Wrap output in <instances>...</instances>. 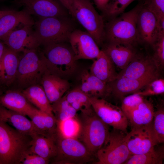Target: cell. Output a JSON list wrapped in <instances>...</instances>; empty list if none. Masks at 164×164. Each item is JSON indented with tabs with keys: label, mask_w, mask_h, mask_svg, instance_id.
Segmentation results:
<instances>
[{
	"label": "cell",
	"mask_w": 164,
	"mask_h": 164,
	"mask_svg": "<svg viewBox=\"0 0 164 164\" xmlns=\"http://www.w3.org/2000/svg\"><path fill=\"white\" fill-rule=\"evenodd\" d=\"M37 49L23 52L14 81L9 89L21 91L32 85L40 84L43 75L48 73L43 52Z\"/></svg>",
	"instance_id": "obj_1"
},
{
	"label": "cell",
	"mask_w": 164,
	"mask_h": 164,
	"mask_svg": "<svg viewBox=\"0 0 164 164\" xmlns=\"http://www.w3.org/2000/svg\"><path fill=\"white\" fill-rule=\"evenodd\" d=\"M80 111L76 116L80 125L77 138H79L87 150L96 157L97 152L109 136V126L96 114L92 107Z\"/></svg>",
	"instance_id": "obj_2"
},
{
	"label": "cell",
	"mask_w": 164,
	"mask_h": 164,
	"mask_svg": "<svg viewBox=\"0 0 164 164\" xmlns=\"http://www.w3.org/2000/svg\"><path fill=\"white\" fill-rule=\"evenodd\" d=\"M142 5L138 4L129 11L111 19L104 25L105 41L132 46L138 41L137 20Z\"/></svg>",
	"instance_id": "obj_3"
},
{
	"label": "cell",
	"mask_w": 164,
	"mask_h": 164,
	"mask_svg": "<svg viewBox=\"0 0 164 164\" xmlns=\"http://www.w3.org/2000/svg\"><path fill=\"white\" fill-rule=\"evenodd\" d=\"M31 136L0 121V161L2 164H20L29 146Z\"/></svg>",
	"instance_id": "obj_4"
},
{
	"label": "cell",
	"mask_w": 164,
	"mask_h": 164,
	"mask_svg": "<svg viewBox=\"0 0 164 164\" xmlns=\"http://www.w3.org/2000/svg\"><path fill=\"white\" fill-rule=\"evenodd\" d=\"M63 43L44 46L43 53L48 73L64 78L73 75L77 66L71 47Z\"/></svg>",
	"instance_id": "obj_5"
},
{
	"label": "cell",
	"mask_w": 164,
	"mask_h": 164,
	"mask_svg": "<svg viewBox=\"0 0 164 164\" xmlns=\"http://www.w3.org/2000/svg\"><path fill=\"white\" fill-rule=\"evenodd\" d=\"M70 14L94 38L97 45L105 41L104 24L102 16L96 11L90 0H72Z\"/></svg>",
	"instance_id": "obj_6"
},
{
	"label": "cell",
	"mask_w": 164,
	"mask_h": 164,
	"mask_svg": "<svg viewBox=\"0 0 164 164\" xmlns=\"http://www.w3.org/2000/svg\"><path fill=\"white\" fill-rule=\"evenodd\" d=\"M35 23L34 33L40 46L64 43L74 30L66 18H40Z\"/></svg>",
	"instance_id": "obj_7"
},
{
	"label": "cell",
	"mask_w": 164,
	"mask_h": 164,
	"mask_svg": "<svg viewBox=\"0 0 164 164\" xmlns=\"http://www.w3.org/2000/svg\"><path fill=\"white\" fill-rule=\"evenodd\" d=\"M57 154L51 162L58 164H83L94 161L95 155L78 139L63 136L57 131Z\"/></svg>",
	"instance_id": "obj_8"
},
{
	"label": "cell",
	"mask_w": 164,
	"mask_h": 164,
	"mask_svg": "<svg viewBox=\"0 0 164 164\" xmlns=\"http://www.w3.org/2000/svg\"><path fill=\"white\" fill-rule=\"evenodd\" d=\"M125 133L113 128L102 147L96 154L95 164H121L132 155L126 144Z\"/></svg>",
	"instance_id": "obj_9"
},
{
	"label": "cell",
	"mask_w": 164,
	"mask_h": 164,
	"mask_svg": "<svg viewBox=\"0 0 164 164\" xmlns=\"http://www.w3.org/2000/svg\"><path fill=\"white\" fill-rule=\"evenodd\" d=\"M91 107L96 114L106 124L125 133L128 124L121 108L103 98L90 97Z\"/></svg>",
	"instance_id": "obj_10"
},
{
	"label": "cell",
	"mask_w": 164,
	"mask_h": 164,
	"mask_svg": "<svg viewBox=\"0 0 164 164\" xmlns=\"http://www.w3.org/2000/svg\"><path fill=\"white\" fill-rule=\"evenodd\" d=\"M125 140L132 155L152 150L158 144L153 130V121L146 125L132 128L129 132L126 133Z\"/></svg>",
	"instance_id": "obj_11"
},
{
	"label": "cell",
	"mask_w": 164,
	"mask_h": 164,
	"mask_svg": "<svg viewBox=\"0 0 164 164\" xmlns=\"http://www.w3.org/2000/svg\"><path fill=\"white\" fill-rule=\"evenodd\" d=\"M160 69L152 56L136 53L129 64L118 74L117 78L155 79L158 78Z\"/></svg>",
	"instance_id": "obj_12"
},
{
	"label": "cell",
	"mask_w": 164,
	"mask_h": 164,
	"mask_svg": "<svg viewBox=\"0 0 164 164\" xmlns=\"http://www.w3.org/2000/svg\"><path fill=\"white\" fill-rule=\"evenodd\" d=\"M68 40L76 61L96 59L100 53L98 46L87 32L74 29L70 34Z\"/></svg>",
	"instance_id": "obj_13"
},
{
	"label": "cell",
	"mask_w": 164,
	"mask_h": 164,
	"mask_svg": "<svg viewBox=\"0 0 164 164\" xmlns=\"http://www.w3.org/2000/svg\"><path fill=\"white\" fill-rule=\"evenodd\" d=\"M137 29L138 41L153 46L164 32L159 28L155 15L143 5L138 13Z\"/></svg>",
	"instance_id": "obj_14"
},
{
	"label": "cell",
	"mask_w": 164,
	"mask_h": 164,
	"mask_svg": "<svg viewBox=\"0 0 164 164\" xmlns=\"http://www.w3.org/2000/svg\"><path fill=\"white\" fill-rule=\"evenodd\" d=\"M1 41L7 47L17 53L37 49L40 46L32 26L29 25L24 26L22 29L13 30Z\"/></svg>",
	"instance_id": "obj_15"
},
{
	"label": "cell",
	"mask_w": 164,
	"mask_h": 164,
	"mask_svg": "<svg viewBox=\"0 0 164 164\" xmlns=\"http://www.w3.org/2000/svg\"><path fill=\"white\" fill-rule=\"evenodd\" d=\"M30 15L40 18H66L67 10L59 0H19Z\"/></svg>",
	"instance_id": "obj_16"
},
{
	"label": "cell",
	"mask_w": 164,
	"mask_h": 164,
	"mask_svg": "<svg viewBox=\"0 0 164 164\" xmlns=\"http://www.w3.org/2000/svg\"><path fill=\"white\" fill-rule=\"evenodd\" d=\"M0 104L9 110L30 117L38 109L27 100L21 91L8 89L0 97Z\"/></svg>",
	"instance_id": "obj_17"
},
{
	"label": "cell",
	"mask_w": 164,
	"mask_h": 164,
	"mask_svg": "<svg viewBox=\"0 0 164 164\" xmlns=\"http://www.w3.org/2000/svg\"><path fill=\"white\" fill-rule=\"evenodd\" d=\"M19 60L18 53L6 47L0 60V88L4 92L10 88L14 81Z\"/></svg>",
	"instance_id": "obj_18"
},
{
	"label": "cell",
	"mask_w": 164,
	"mask_h": 164,
	"mask_svg": "<svg viewBox=\"0 0 164 164\" xmlns=\"http://www.w3.org/2000/svg\"><path fill=\"white\" fill-rule=\"evenodd\" d=\"M80 78L81 90L90 97L105 99L111 94L110 83H106L91 74L84 70L82 72Z\"/></svg>",
	"instance_id": "obj_19"
},
{
	"label": "cell",
	"mask_w": 164,
	"mask_h": 164,
	"mask_svg": "<svg viewBox=\"0 0 164 164\" xmlns=\"http://www.w3.org/2000/svg\"><path fill=\"white\" fill-rule=\"evenodd\" d=\"M57 134L47 136L36 133H33L31 136V139L28 149L51 162L57 154Z\"/></svg>",
	"instance_id": "obj_20"
},
{
	"label": "cell",
	"mask_w": 164,
	"mask_h": 164,
	"mask_svg": "<svg viewBox=\"0 0 164 164\" xmlns=\"http://www.w3.org/2000/svg\"><path fill=\"white\" fill-rule=\"evenodd\" d=\"M102 50L114 65L122 70L131 61L136 53L133 46L114 43L103 45Z\"/></svg>",
	"instance_id": "obj_21"
},
{
	"label": "cell",
	"mask_w": 164,
	"mask_h": 164,
	"mask_svg": "<svg viewBox=\"0 0 164 164\" xmlns=\"http://www.w3.org/2000/svg\"><path fill=\"white\" fill-rule=\"evenodd\" d=\"M40 85L51 104L62 97L70 87L67 80L48 73L43 76Z\"/></svg>",
	"instance_id": "obj_22"
},
{
	"label": "cell",
	"mask_w": 164,
	"mask_h": 164,
	"mask_svg": "<svg viewBox=\"0 0 164 164\" xmlns=\"http://www.w3.org/2000/svg\"><path fill=\"white\" fill-rule=\"evenodd\" d=\"M91 65L89 72L102 81L111 83L117 78L115 65L108 56L102 50Z\"/></svg>",
	"instance_id": "obj_23"
},
{
	"label": "cell",
	"mask_w": 164,
	"mask_h": 164,
	"mask_svg": "<svg viewBox=\"0 0 164 164\" xmlns=\"http://www.w3.org/2000/svg\"><path fill=\"white\" fill-rule=\"evenodd\" d=\"M152 79H135L127 77L117 78L110 83L111 94L116 97L122 99L125 96L140 91L152 81Z\"/></svg>",
	"instance_id": "obj_24"
},
{
	"label": "cell",
	"mask_w": 164,
	"mask_h": 164,
	"mask_svg": "<svg viewBox=\"0 0 164 164\" xmlns=\"http://www.w3.org/2000/svg\"><path fill=\"white\" fill-rule=\"evenodd\" d=\"M35 22L26 10H13L0 18V40L20 24L32 26Z\"/></svg>",
	"instance_id": "obj_25"
},
{
	"label": "cell",
	"mask_w": 164,
	"mask_h": 164,
	"mask_svg": "<svg viewBox=\"0 0 164 164\" xmlns=\"http://www.w3.org/2000/svg\"><path fill=\"white\" fill-rule=\"evenodd\" d=\"M26 116L0 104V121L12 126L22 133L31 136L34 133L33 126L31 120Z\"/></svg>",
	"instance_id": "obj_26"
},
{
	"label": "cell",
	"mask_w": 164,
	"mask_h": 164,
	"mask_svg": "<svg viewBox=\"0 0 164 164\" xmlns=\"http://www.w3.org/2000/svg\"><path fill=\"white\" fill-rule=\"evenodd\" d=\"M154 106L150 101L144 98L143 101L129 114L127 118L132 128L148 125L153 121Z\"/></svg>",
	"instance_id": "obj_27"
},
{
	"label": "cell",
	"mask_w": 164,
	"mask_h": 164,
	"mask_svg": "<svg viewBox=\"0 0 164 164\" xmlns=\"http://www.w3.org/2000/svg\"><path fill=\"white\" fill-rule=\"evenodd\" d=\"M29 117L33 126L34 133L47 136H53L57 133V124L54 115L38 109Z\"/></svg>",
	"instance_id": "obj_28"
},
{
	"label": "cell",
	"mask_w": 164,
	"mask_h": 164,
	"mask_svg": "<svg viewBox=\"0 0 164 164\" xmlns=\"http://www.w3.org/2000/svg\"><path fill=\"white\" fill-rule=\"evenodd\" d=\"M21 92L32 104L39 110L51 115H54L51 104L40 84L30 86Z\"/></svg>",
	"instance_id": "obj_29"
},
{
	"label": "cell",
	"mask_w": 164,
	"mask_h": 164,
	"mask_svg": "<svg viewBox=\"0 0 164 164\" xmlns=\"http://www.w3.org/2000/svg\"><path fill=\"white\" fill-rule=\"evenodd\" d=\"M164 148L162 146L146 153L132 155L124 164H162Z\"/></svg>",
	"instance_id": "obj_30"
},
{
	"label": "cell",
	"mask_w": 164,
	"mask_h": 164,
	"mask_svg": "<svg viewBox=\"0 0 164 164\" xmlns=\"http://www.w3.org/2000/svg\"><path fill=\"white\" fill-rule=\"evenodd\" d=\"M51 104L52 111L57 124L69 118L75 117L77 111L66 100L64 95Z\"/></svg>",
	"instance_id": "obj_31"
},
{
	"label": "cell",
	"mask_w": 164,
	"mask_h": 164,
	"mask_svg": "<svg viewBox=\"0 0 164 164\" xmlns=\"http://www.w3.org/2000/svg\"><path fill=\"white\" fill-rule=\"evenodd\" d=\"M64 96L68 102L77 111L91 107L90 97L79 87L70 91Z\"/></svg>",
	"instance_id": "obj_32"
},
{
	"label": "cell",
	"mask_w": 164,
	"mask_h": 164,
	"mask_svg": "<svg viewBox=\"0 0 164 164\" xmlns=\"http://www.w3.org/2000/svg\"><path fill=\"white\" fill-rule=\"evenodd\" d=\"M57 126L58 132L63 136L77 139L80 125L76 116L57 124Z\"/></svg>",
	"instance_id": "obj_33"
},
{
	"label": "cell",
	"mask_w": 164,
	"mask_h": 164,
	"mask_svg": "<svg viewBox=\"0 0 164 164\" xmlns=\"http://www.w3.org/2000/svg\"><path fill=\"white\" fill-rule=\"evenodd\" d=\"M153 121V132L158 143L164 142V109L159 107L155 111Z\"/></svg>",
	"instance_id": "obj_34"
},
{
	"label": "cell",
	"mask_w": 164,
	"mask_h": 164,
	"mask_svg": "<svg viewBox=\"0 0 164 164\" xmlns=\"http://www.w3.org/2000/svg\"><path fill=\"white\" fill-rule=\"evenodd\" d=\"M143 5L155 15L159 26L164 25V0H145Z\"/></svg>",
	"instance_id": "obj_35"
},
{
	"label": "cell",
	"mask_w": 164,
	"mask_h": 164,
	"mask_svg": "<svg viewBox=\"0 0 164 164\" xmlns=\"http://www.w3.org/2000/svg\"><path fill=\"white\" fill-rule=\"evenodd\" d=\"M134 0H111L104 13L111 19L116 17L123 12L128 6Z\"/></svg>",
	"instance_id": "obj_36"
},
{
	"label": "cell",
	"mask_w": 164,
	"mask_h": 164,
	"mask_svg": "<svg viewBox=\"0 0 164 164\" xmlns=\"http://www.w3.org/2000/svg\"><path fill=\"white\" fill-rule=\"evenodd\" d=\"M144 97L136 93L124 97L122 99L121 108L127 118L131 112L143 100Z\"/></svg>",
	"instance_id": "obj_37"
},
{
	"label": "cell",
	"mask_w": 164,
	"mask_h": 164,
	"mask_svg": "<svg viewBox=\"0 0 164 164\" xmlns=\"http://www.w3.org/2000/svg\"><path fill=\"white\" fill-rule=\"evenodd\" d=\"M144 90L135 93L142 96L157 95L164 93V80L163 78L155 79L148 83Z\"/></svg>",
	"instance_id": "obj_38"
},
{
	"label": "cell",
	"mask_w": 164,
	"mask_h": 164,
	"mask_svg": "<svg viewBox=\"0 0 164 164\" xmlns=\"http://www.w3.org/2000/svg\"><path fill=\"white\" fill-rule=\"evenodd\" d=\"M153 47L152 57L160 69L164 65V33L160 35Z\"/></svg>",
	"instance_id": "obj_39"
},
{
	"label": "cell",
	"mask_w": 164,
	"mask_h": 164,
	"mask_svg": "<svg viewBox=\"0 0 164 164\" xmlns=\"http://www.w3.org/2000/svg\"><path fill=\"white\" fill-rule=\"evenodd\" d=\"M50 160L30 151L28 149L23 154L20 164H47Z\"/></svg>",
	"instance_id": "obj_40"
},
{
	"label": "cell",
	"mask_w": 164,
	"mask_h": 164,
	"mask_svg": "<svg viewBox=\"0 0 164 164\" xmlns=\"http://www.w3.org/2000/svg\"><path fill=\"white\" fill-rule=\"evenodd\" d=\"M110 0H94L97 8L104 13Z\"/></svg>",
	"instance_id": "obj_41"
},
{
	"label": "cell",
	"mask_w": 164,
	"mask_h": 164,
	"mask_svg": "<svg viewBox=\"0 0 164 164\" xmlns=\"http://www.w3.org/2000/svg\"><path fill=\"white\" fill-rule=\"evenodd\" d=\"M70 13L72 5V0H59Z\"/></svg>",
	"instance_id": "obj_42"
},
{
	"label": "cell",
	"mask_w": 164,
	"mask_h": 164,
	"mask_svg": "<svg viewBox=\"0 0 164 164\" xmlns=\"http://www.w3.org/2000/svg\"><path fill=\"white\" fill-rule=\"evenodd\" d=\"M6 48V46L1 40H0V60L3 55Z\"/></svg>",
	"instance_id": "obj_43"
},
{
	"label": "cell",
	"mask_w": 164,
	"mask_h": 164,
	"mask_svg": "<svg viewBox=\"0 0 164 164\" xmlns=\"http://www.w3.org/2000/svg\"><path fill=\"white\" fill-rule=\"evenodd\" d=\"M13 10H0V18L4 15L11 12Z\"/></svg>",
	"instance_id": "obj_44"
},
{
	"label": "cell",
	"mask_w": 164,
	"mask_h": 164,
	"mask_svg": "<svg viewBox=\"0 0 164 164\" xmlns=\"http://www.w3.org/2000/svg\"><path fill=\"white\" fill-rule=\"evenodd\" d=\"M4 93V91L0 88V97Z\"/></svg>",
	"instance_id": "obj_45"
},
{
	"label": "cell",
	"mask_w": 164,
	"mask_h": 164,
	"mask_svg": "<svg viewBox=\"0 0 164 164\" xmlns=\"http://www.w3.org/2000/svg\"><path fill=\"white\" fill-rule=\"evenodd\" d=\"M0 164H2V163H1V162L0 161Z\"/></svg>",
	"instance_id": "obj_46"
},
{
	"label": "cell",
	"mask_w": 164,
	"mask_h": 164,
	"mask_svg": "<svg viewBox=\"0 0 164 164\" xmlns=\"http://www.w3.org/2000/svg\"></svg>",
	"instance_id": "obj_47"
}]
</instances>
